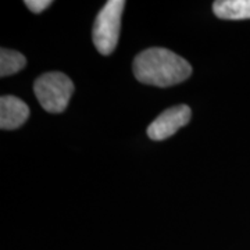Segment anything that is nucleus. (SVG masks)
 <instances>
[{
  "label": "nucleus",
  "instance_id": "obj_7",
  "mask_svg": "<svg viewBox=\"0 0 250 250\" xmlns=\"http://www.w3.org/2000/svg\"><path fill=\"white\" fill-rule=\"evenodd\" d=\"M27 64L24 54L10 49H1L0 52V77H9L21 71Z\"/></svg>",
  "mask_w": 250,
  "mask_h": 250
},
{
  "label": "nucleus",
  "instance_id": "obj_6",
  "mask_svg": "<svg viewBox=\"0 0 250 250\" xmlns=\"http://www.w3.org/2000/svg\"><path fill=\"white\" fill-rule=\"evenodd\" d=\"M213 11L221 20H250V0H217Z\"/></svg>",
  "mask_w": 250,
  "mask_h": 250
},
{
  "label": "nucleus",
  "instance_id": "obj_2",
  "mask_svg": "<svg viewBox=\"0 0 250 250\" xmlns=\"http://www.w3.org/2000/svg\"><path fill=\"white\" fill-rule=\"evenodd\" d=\"M34 90L46 111L59 114L68 106L74 93V83L62 72H46L35 81Z\"/></svg>",
  "mask_w": 250,
  "mask_h": 250
},
{
  "label": "nucleus",
  "instance_id": "obj_5",
  "mask_svg": "<svg viewBox=\"0 0 250 250\" xmlns=\"http://www.w3.org/2000/svg\"><path fill=\"white\" fill-rule=\"evenodd\" d=\"M29 117L28 106L16 96L0 98V128L1 129H17L25 124Z\"/></svg>",
  "mask_w": 250,
  "mask_h": 250
},
{
  "label": "nucleus",
  "instance_id": "obj_4",
  "mask_svg": "<svg viewBox=\"0 0 250 250\" xmlns=\"http://www.w3.org/2000/svg\"><path fill=\"white\" fill-rule=\"evenodd\" d=\"M192 111L187 104L167 108L147 126V136L153 141H164L190 121Z\"/></svg>",
  "mask_w": 250,
  "mask_h": 250
},
{
  "label": "nucleus",
  "instance_id": "obj_3",
  "mask_svg": "<svg viewBox=\"0 0 250 250\" xmlns=\"http://www.w3.org/2000/svg\"><path fill=\"white\" fill-rule=\"evenodd\" d=\"M124 6V0H108L103 9L99 11L93 24L92 38L93 45L100 54L107 56L116 49L120 38Z\"/></svg>",
  "mask_w": 250,
  "mask_h": 250
},
{
  "label": "nucleus",
  "instance_id": "obj_8",
  "mask_svg": "<svg viewBox=\"0 0 250 250\" xmlns=\"http://www.w3.org/2000/svg\"><path fill=\"white\" fill-rule=\"evenodd\" d=\"M52 4L50 0H27L25 6L31 10L32 13H42L43 10H46L49 6Z\"/></svg>",
  "mask_w": 250,
  "mask_h": 250
},
{
  "label": "nucleus",
  "instance_id": "obj_1",
  "mask_svg": "<svg viewBox=\"0 0 250 250\" xmlns=\"http://www.w3.org/2000/svg\"><path fill=\"white\" fill-rule=\"evenodd\" d=\"M134 74L142 83L167 88L188 80L192 67L185 59L168 49L150 47L135 57Z\"/></svg>",
  "mask_w": 250,
  "mask_h": 250
}]
</instances>
